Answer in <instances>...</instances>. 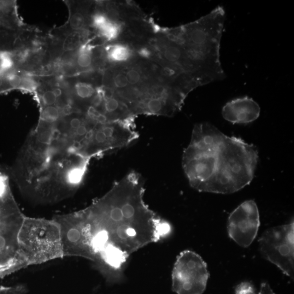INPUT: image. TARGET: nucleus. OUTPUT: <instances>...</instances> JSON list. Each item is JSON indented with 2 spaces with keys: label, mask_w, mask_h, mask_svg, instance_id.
Wrapping results in <instances>:
<instances>
[{
  "label": "nucleus",
  "mask_w": 294,
  "mask_h": 294,
  "mask_svg": "<svg viewBox=\"0 0 294 294\" xmlns=\"http://www.w3.org/2000/svg\"><path fill=\"white\" fill-rule=\"evenodd\" d=\"M258 160L254 145L225 135L215 174L203 192L229 194L243 189L254 179Z\"/></svg>",
  "instance_id": "obj_1"
},
{
  "label": "nucleus",
  "mask_w": 294,
  "mask_h": 294,
  "mask_svg": "<svg viewBox=\"0 0 294 294\" xmlns=\"http://www.w3.org/2000/svg\"><path fill=\"white\" fill-rule=\"evenodd\" d=\"M81 234L80 232L76 228L70 229L67 233V237L69 242L76 243L80 239Z\"/></svg>",
  "instance_id": "obj_21"
},
{
  "label": "nucleus",
  "mask_w": 294,
  "mask_h": 294,
  "mask_svg": "<svg viewBox=\"0 0 294 294\" xmlns=\"http://www.w3.org/2000/svg\"><path fill=\"white\" fill-rule=\"evenodd\" d=\"M81 125V121L78 119V118H74V119L70 121V127H71L74 130H76V129L79 128Z\"/></svg>",
  "instance_id": "obj_29"
},
{
  "label": "nucleus",
  "mask_w": 294,
  "mask_h": 294,
  "mask_svg": "<svg viewBox=\"0 0 294 294\" xmlns=\"http://www.w3.org/2000/svg\"><path fill=\"white\" fill-rule=\"evenodd\" d=\"M114 70L113 88L115 91H122L129 87L127 76L121 68Z\"/></svg>",
  "instance_id": "obj_13"
},
{
  "label": "nucleus",
  "mask_w": 294,
  "mask_h": 294,
  "mask_svg": "<svg viewBox=\"0 0 294 294\" xmlns=\"http://www.w3.org/2000/svg\"><path fill=\"white\" fill-rule=\"evenodd\" d=\"M261 254L293 278L294 272V222L274 227L265 231L259 239Z\"/></svg>",
  "instance_id": "obj_3"
},
{
  "label": "nucleus",
  "mask_w": 294,
  "mask_h": 294,
  "mask_svg": "<svg viewBox=\"0 0 294 294\" xmlns=\"http://www.w3.org/2000/svg\"><path fill=\"white\" fill-rule=\"evenodd\" d=\"M56 97L52 91H46L42 96L44 104L48 106L54 104L56 101Z\"/></svg>",
  "instance_id": "obj_23"
},
{
  "label": "nucleus",
  "mask_w": 294,
  "mask_h": 294,
  "mask_svg": "<svg viewBox=\"0 0 294 294\" xmlns=\"http://www.w3.org/2000/svg\"><path fill=\"white\" fill-rule=\"evenodd\" d=\"M37 86L36 82L30 78H22L20 87L27 90H33Z\"/></svg>",
  "instance_id": "obj_22"
},
{
  "label": "nucleus",
  "mask_w": 294,
  "mask_h": 294,
  "mask_svg": "<svg viewBox=\"0 0 294 294\" xmlns=\"http://www.w3.org/2000/svg\"><path fill=\"white\" fill-rule=\"evenodd\" d=\"M110 20L105 14L97 13L93 16L92 24L99 31L107 24Z\"/></svg>",
  "instance_id": "obj_17"
},
{
  "label": "nucleus",
  "mask_w": 294,
  "mask_h": 294,
  "mask_svg": "<svg viewBox=\"0 0 294 294\" xmlns=\"http://www.w3.org/2000/svg\"><path fill=\"white\" fill-rule=\"evenodd\" d=\"M76 94L81 99L92 98L95 95V89L92 85L86 82H79L75 85Z\"/></svg>",
  "instance_id": "obj_14"
},
{
  "label": "nucleus",
  "mask_w": 294,
  "mask_h": 294,
  "mask_svg": "<svg viewBox=\"0 0 294 294\" xmlns=\"http://www.w3.org/2000/svg\"><path fill=\"white\" fill-rule=\"evenodd\" d=\"M58 110L52 106H48L43 111L42 118L47 122H55L58 119Z\"/></svg>",
  "instance_id": "obj_15"
},
{
  "label": "nucleus",
  "mask_w": 294,
  "mask_h": 294,
  "mask_svg": "<svg viewBox=\"0 0 294 294\" xmlns=\"http://www.w3.org/2000/svg\"><path fill=\"white\" fill-rule=\"evenodd\" d=\"M105 52L108 60L115 63H125L134 56L130 46L120 43L108 46Z\"/></svg>",
  "instance_id": "obj_7"
},
{
  "label": "nucleus",
  "mask_w": 294,
  "mask_h": 294,
  "mask_svg": "<svg viewBox=\"0 0 294 294\" xmlns=\"http://www.w3.org/2000/svg\"><path fill=\"white\" fill-rule=\"evenodd\" d=\"M88 132V127L86 125H81V126L76 130V135L78 137L84 138Z\"/></svg>",
  "instance_id": "obj_27"
},
{
  "label": "nucleus",
  "mask_w": 294,
  "mask_h": 294,
  "mask_svg": "<svg viewBox=\"0 0 294 294\" xmlns=\"http://www.w3.org/2000/svg\"><path fill=\"white\" fill-rule=\"evenodd\" d=\"M108 234L107 232L102 231L100 232L94 240V246L97 249H101L107 243L108 240Z\"/></svg>",
  "instance_id": "obj_18"
},
{
  "label": "nucleus",
  "mask_w": 294,
  "mask_h": 294,
  "mask_svg": "<svg viewBox=\"0 0 294 294\" xmlns=\"http://www.w3.org/2000/svg\"><path fill=\"white\" fill-rule=\"evenodd\" d=\"M81 32L73 31L64 39L62 45V50L64 52H72L80 48L83 37Z\"/></svg>",
  "instance_id": "obj_9"
},
{
  "label": "nucleus",
  "mask_w": 294,
  "mask_h": 294,
  "mask_svg": "<svg viewBox=\"0 0 294 294\" xmlns=\"http://www.w3.org/2000/svg\"><path fill=\"white\" fill-rule=\"evenodd\" d=\"M259 294H276L267 282H263L261 286L260 292Z\"/></svg>",
  "instance_id": "obj_25"
},
{
  "label": "nucleus",
  "mask_w": 294,
  "mask_h": 294,
  "mask_svg": "<svg viewBox=\"0 0 294 294\" xmlns=\"http://www.w3.org/2000/svg\"><path fill=\"white\" fill-rule=\"evenodd\" d=\"M225 135L209 123L194 127L190 144L184 149L182 166L190 185L203 192L215 174Z\"/></svg>",
  "instance_id": "obj_2"
},
{
  "label": "nucleus",
  "mask_w": 294,
  "mask_h": 294,
  "mask_svg": "<svg viewBox=\"0 0 294 294\" xmlns=\"http://www.w3.org/2000/svg\"><path fill=\"white\" fill-rule=\"evenodd\" d=\"M1 26H2V22H1V20H0V28H1Z\"/></svg>",
  "instance_id": "obj_35"
},
{
  "label": "nucleus",
  "mask_w": 294,
  "mask_h": 294,
  "mask_svg": "<svg viewBox=\"0 0 294 294\" xmlns=\"http://www.w3.org/2000/svg\"><path fill=\"white\" fill-rule=\"evenodd\" d=\"M207 265L192 252L182 254L173 277V290L178 294H202L209 278Z\"/></svg>",
  "instance_id": "obj_4"
},
{
  "label": "nucleus",
  "mask_w": 294,
  "mask_h": 294,
  "mask_svg": "<svg viewBox=\"0 0 294 294\" xmlns=\"http://www.w3.org/2000/svg\"><path fill=\"white\" fill-rule=\"evenodd\" d=\"M260 225V216L257 204L250 200L241 204L229 215L228 233L235 243L246 248L254 242Z\"/></svg>",
  "instance_id": "obj_5"
},
{
  "label": "nucleus",
  "mask_w": 294,
  "mask_h": 294,
  "mask_svg": "<svg viewBox=\"0 0 294 294\" xmlns=\"http://www.w3.org/2000/svg\"><path fill=\"white\" fill-rule=\"evenodd\" d=\"M235 294H257L255 287L249 282H244L235 288Z\"/></svg>",
  "instance_id": "obj_16"
},
{
  "label": "nucleus",
  "mask_w": 294,
  "mask_h": 294,
  "mask_svg": "<svg viewBox=\"0 0 294 294\" xmlns=\"http://www.w3.org/2000/svg\"><path fill=\"white\" fill-rule=\"evenodd\" d=\"M7 80L11 87H20L22 81V78L20 76L15 74H9L7 76Z\"/></svg>",
  "instance_id": "obj_24"
},
{
  "label": "nucleus",
  "mask_w": 294,
  "mask_h": 294,
  "mask_svg": "<svg viewBox=\"0 0 294 294\" xmlns=\"http://www.w3.org/2000/svg\"><path fill=\"white\" fill-rule=\"evenodd\" d=\"M109 261L112 264L116 266L121 261V253L116 249H111L108 252Z\"/></svg>",
  "instance_id": "obj_20"
},
{
  "label": "nucleus",
  "mask_w": 294,
  "mask_h": 294,
  "mask_svg": "<svg viewBox=\"0 0 294 294\" xmlns=\"http://www.w3.org/2000/svg\"><path fill=\"white\" fill-rule=\"evenodd\" d=\"M129 227L126 226H121L117 228V234L122 239H127L128 235L127 234V230Z\"/></svg>",
  "instance_id": "obj_26"
},
{
  "label": "nucleus",
  "mask_w": 294,
  "mask_h": 294,
  "mask_svg": "<svg viewBox=\"0 0 294 294\" xmlns=\"http://www.w3.org/2000/svg\"><path fill=\"white\" fill-rule=\"evenodd\" d=\"M76 63L82 69L90 67L93 63V58L91 49L88 46L80 47L78 52Z\"/></svg>",
  "instance_id": "obj_12"
},
{
  "label": "nucleus",
  "mask_w": 294,
  "mask_h": 294,
  "mask_svg": "<svg viewBox=\"0 0 294 294\" xmlns=\"http://www.w3.org/2000/svg\"><path fill=\"white\" fill-rule=\"evenodd\" d=\"M3 82H4L3 79L1 77V76H0V87L2 86V85H3Z\"/></svg>",
  "instance_id": "obj_34"
},
{
  "label": "nucleus",
  "mask_w": 294,
  "mask_h": 294,
  "mask_svg": "<svg viewBox=\"0 0 294 294\" xmlns=\"http://www.w3.org/2000/svg\"><path fill=\"white\" fill-rule=\"evenodd\" d=\"M69 25L74 31H84L87 25L86 16L83 11H77L70 16Z\"/></svg>",
  "instance_id": "obj_11"
},
{
  "label": "nucleus",
  "mask_w": 294,
  "mask_h": 294,
  "mask_svg": "<svg viewBox=\"0 0 294 294\" xmlns=\"http://www.w3.org/2000/svg\"><path fill=\"white\" fill-rule=\"evenodd\" d=\"M73 147L75 150H80L82 148V145L79 141H76L73 144Z\"/></svg>",
  "instance_id": "obj_32"
},
{
  "label": "nucleus",
  "mask_w": 294,
  "mask_h": 294,
  "mask_svg": "<svg viewBox=\"0 0 294 294\" xmlns=\"http://www.w3.org/2000/svg\"><path fill=\"white\" fill-rule=\"evenodd\" d=\"M63 111L64 114L66 115L70 114V113H71L72 107H70V106L69 105H66V107H64Z\"/></svg>",
  "instance_id": "obj_33"
},
{
  "label": "nucleus",
  "mask_w": 294,
  "mask_h": 294,
  "mask_svg": "<svg viewBox=\"0 0 294 294\" xmlns=\"http://www.w3.org/2000/svg\"><path fill=\"white\" fill-rule=\"evenodd\" d=\"M52 91L53 92V93H54V95H55L56 98L60 97L62 94L61 90L60 89V88H54V89Z\"/></svg>",
  "instance_id": "obj_31"
},
{
  "label": "nucleus",
  "mask_w": 294,
  "mask_h": 294,
  "mask_svg": "<svg viewBox=\"0 0 294 294\" xmlns=\"http://www.w3.org/2000/svg\"><path fill=\"white\" fill-rule=\"evenodd\" d=\"M122 28L121 23L110 20L107 24L99 31L104 38L112 41L119 37L122 32Z\"/></svg>",
  "instance_id": "obj_10"
},
{
  "label": "nucleus",
  "mask_w": 294,
  "mask_h": 294,
  "mask_svg": "<svg viewBox=\"0 0 294 294\" xmlns=\"http://www.w3.org/2000/svg\"><path fill=\"white\" fill-rule=\"evenodd\" d=\"M127 76L129 86H143L147 83L139 66L131 65L122 68Z\"/></svg>",
  "instance_id": "obj_8"
},
{
  "label": "nucleus",
  "mask_w": 294,
  "mask_h": 294,
  "mask_svg": "<svg viewBox=\"0 0 294 294\" xmlns=\"http://www.w3.org/2000/svg\"><path fill=\"white\" fill-rule=\"evenodd\" d=\"M14 64L13 57H8L0 60V75L13 68Z\"/></svg>",
  "instance_id": "obj_19"
},
{
  "label": "nucleus",
  "mask_w": 294,
  "mask_h": 294,
  "mask_svg": "<svg viewBox=\"0 0 294 294\" xmlns=\"http://www.w3.org/2000/svg\"><path fill=\"white\" fill-rule=\"evenodd\" d=\"M7 240L5 235L0 234V252H2L7 248Z\"/></svg>",
  "instance_id": "obj_28"
},
{
  "label": "nucleus",
  "mask_w": 294,
  "mask_h": 294,
  "mask_svg": "<svg viewBox=\"0 0 294 294\" xmlns=\"http://www.w3.org/2000/svg\"><path fill=\"white\" fill-rule=\"evenodd\" d=\"M260 114V105L248 97L232 100L222 111L223 119L233 124H249L257 120Z\"/></svg>",
  "instance_id": "obj_6"
},
{
  "label": "nucleus",
  "mask_w": 294,
  "mask_h": 294,
  "mask_svg": "<svg viewBox=\"0 0 294 294\" xmlns=\"http://www.w3.org/2000/svg\"><path fill=\"white\" fill-rule=\"evenodd\" d=\"M127 234L128 237H134L137 235V232L133 228L129 227L127 230Z\"/></svg>",
  "instance_id": "obj_30"
}]
</instances>
